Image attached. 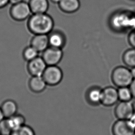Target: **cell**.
<instances>
[{"label":"cell","instance_id":"13","mask_svg":"<svg viewBox=\"0 0 135 135\" xmlns=\"http://www.w3.org/2000/svg\"><path fill=\"white\" fill-rule=\"evenodd\" d=\"M0 108L5 119L15 115L18 111L17 104L12 100H7L4 101Z\"/></svg>","mask_w":135,"mask_h":135},{"label":"cell","instance_id":"22","mask_svg":"<svg viewBox=\"0 0 135 135\" xmlns=\"http://www.w3.org/2000/svg\"><path fill=\"white\" fill-rule=\"evenodd\" d=\"M10 135H36L31 127L25 124L17 130L13 131Z\"/></svg>","mask_w":135,"mask_h":135},{"label":"cell","instance_id":"8","mask_svg":"<svg viewBox=\"0 0 135 135\" xmlns=\"http://www.w3.org/2000/svg\"><path fill=\"white\" fill-rule=\"evenodd\" d=\"M47 66L42 57L38 56L28 62V71L32 76H42Z\"/></svg>","mask_w":135,"mask_h":135},{"label":"cell","instance_id":"20","mask_svg":"<svg viewBox=\"0 0 135 135\" xmlns=\"http://www.w3.org/2000/svg\"><path fill=\"white\" fill-rule=\"evenodd\" d=\"M39 52L31 45L26 47L23 52V57L25 60L29 62L38 56Z\"/></svg>","mask_w":135,"mask_h":135},{"label":"cell","instance_id":"30","mask_svg":"<svg viewBox=\"0 0 135 135\" xmlns=\"http://www.w3.org/2000/svg\"><path fill=\"white\" fill-rule=\"evenodd\" d=\"M10 1L11 2H12L13 3L16 4L18 3H20L22 0H10Z\"/></svg>","mask_w":135,"mask_h":135},{"label":"cell","instance_id":"28","mask_svg":"<svg viewBox=\"0 0 135 135\" xmlns=\"http://www.w3.org/2000/svg\"><path fill=\"white\" fill-rule=\"evenodd\" d=\"M131 73L133 79H135V68H132V69L131 70Z\"/></svg>","mask_w":135,"mask_h":135},{"label":"cell","instance_id":"4","mask_svg":"<svg viewBox=\"0 0 135 135\" xmlns=\"http://www.w3.org/2000/svg\"><path fill=\"white\" fill-rule=\"evenodd\" d=\"M46 83L50 86H55L62 81L63 74L58 66H47L42 75Z\"/></svg>","mask_w":135,"mask_h":135},{"label":"cell","instance_id":"32","mask_svg":"<svg viewBox=\"0 0 135 135\" xmlns=\"http://www.w3.org/2000/svg\"><path fill=\"white\" fill-rule=\"evenodd\" d=\"M52 1H53V2H60L61 0H52Z\"/></svg>","mask_w":135,"mask_h":135},{"label":"cell","instance_id":"18","mask_svg":"<svg viewBox=\"0 0 135 135\" xmlns=\"http://www.w3.org/2000/svg\"><path fill=\"white\" fill-rule=\"evenodd\" d=\"M60 3L62 9L68 12H74L79 7V0H61Z\"/></svg>","mask_w":135,"mask_h":135},{"label":"cell","instance_id":"12","mask_svg":"<svg viewBox=\"0 0 135 135\" xmlns=\"http://www.w3.org/2000/svg\"><path fill=\"white\" fill-rule=\"evenodd\" d=\"M47 85V84L42 76H32L29 81L30 89L34 93L42 92Z\"/></svg>","mask_w":135,"mask_h":135},{"label":"cell","instance_id":"11","mask_svg":"<svg viewBox=\"0 0 135 135\" xmlns=\"http://www.w3.org/2000/svg\"><path fill=\"white\" fill-rule=\"evenodd\" d=\"M31 45L39 52H43L49 47L47 35H35L31 39Z\"/></svg>","mask_w":135,"mask_h":135},{"label":"cell","instance_id":"17","mask_svg":"<svg viewBox=\"0 0 135 135\" xmlns=\"http://www.w3.org/2000/svg\"><path fill=\"white\" fill-rule=\"evenodd\" d=\"M30 7L35 14L44 13L48 8V2L47 0H31Z\"/></svg>","mask_w":135,"mask_h":135},{"label":"cell","instance_id":"14","mask_svg":"<svg viewBox=\"0 0 135 135\" xmlns=\"http://www.w3.org/2000/svg\"><path fill=\"white\" fill-rule=\"evenodd\" d=\"M48 35L49 47L62 49L66 43L64 35L59 32L50 33Z\"/></svg>","mask_w":135,"mask_h":135},{"label":"cell","instance_id":"19","mask_svg":"<svg viewBox=\"0 0 135 135\" xmlns=\"http://www.w3.org/2000/svg\"><path fill=\"white\" fill-rule=\"evenodd\" d=\"M123 60L124 64L129 68H135V49L127 50L123 56Z\"/></svg>","mask_w":135,"mask_h":135},{"label":"cell","instance_id":"15","mask_svg":"<svg viewBox=\"0 0 135 135\" xmlns=\"http://www.w3.org/2000/svg\"><path fill=\"white\" fill-rule=\"evenodd\" d=\"M102 95V90L98 87H94L88 91L87 98L90 103L97 105L101 103Z\"/></svg>","mask_w":135,"mask_h":135},{"label":"cell","instance_id":"16","mask_svg":"<svg viewBox=\"0 0 135 135\" xmlns=\"http://www.w3.org/2000/svg\"><path fill=\"white\" fill-rule=\"evenodd\" d=\"M8 124L12 131L17 130L25 124L26 119L23 115L17 114L7 119Z\"/></svg>","mask_w":135,"mask_h":135},{"label":"cell","instance_id":"7","mask_svg":"<svg viewBox=\"0 0 135 135\" xmlns=\"http://www.w3.org/2000/svg\"><path fill=\"white\" fill-rule=\"evenodd\" d=\"M113 135H134L135 130L129 120L118 119L112 127Z\"/></svg>","mask_w":135,"mask_h":135},{"label":"cell","instance_id":"9","mask_svg":"<svg viewBox=\"0 0 135 135\" xmlns=\"http://www.w3.org/2000/svg\"><path fill=\"white\" fill-rule=\"evenodd\" d=\"M119 100L118 90L113 87H107L102 90L101 103L107 107L115 105Z\"/></svg>","mask_w":135,"mask_h":135},{"label":"cell","instance_id":"3","mask_svg":"<svg viewBox=\"0 0 135 135\" xmlns=\"http://www.w3.org/2000/svg\"><path fill=\"white\" fill-rule=\"evenodd\" d=\"M111 24L112 27L117 31L133 29L134 15L127 13H118L112 17Z\"/></svg>","mask_w":135,"mask_h":135},{"label":"cell","instance_id":"5","mask_svg":"<svg viewBox=\"0 0 135 135\" xmlns=\"http://www.w3.org/2000/svg\"><path fill=\"white\" fill-rule=\"evenodd\" d=\"M62 49L49 47L42 53V57L47 66H56L62 60Z\"/></svg>","mask_w":135,"mask_h":135},{"label":"cell","instance_id":"2","mask_svg":"<svg viewBox=\"0 0 135 135\" xmlns=\"http://www.w3.org/2000/svg\"><path fill=\"white\" fill-rule=\"evenodd\" d=\"M111 78L114 84L119 88L129 87L133 80L131 70L123 66L115 68L112 72Z\"/></svg>","mask_w":135,"mask_h":135},{"label":"cell","instance_id":"21","mask_svg":"<svg viewBox=\"0 0 135 135\" xmlns=\"http://www.w3.org/2000/svg\"><path fill=\"white\" fill-rule=\"evenodd\" d=\"M119 100L122 102H129L133 98L132 92L129 87L119 88L118 90Z\"/></svg>","mask_w":135,"mask_h":135},{"label":"cell","instance_id":"6","mask_svg":"<svg viewBox=\"0 0 135 135\" xmlns=\"http://www.w3.org/2000/svg\"><path fill=\"white\" fill-rule=\"evenodd\" d=\"M135 112L133 104L131 101H120L116 107L114 113L118 119L129 120Z\"/></svg>","mask_w":135,"mask_h":135},{"label":"cell","instance_id":"31","mask_svg":"<svg viewBox=\"0 0 135 135\" xmlns=\"http://www.w3.org/2000/svg\"><path fill=\"white\" fill-rule=\"evenodd\" d=\"M133 29H135V15H134V26Z\"/></svg>","mask_w":135,"mask_h":135},{"label":"cell","instance_id":"29","mask_svg":"<svg viewBox=\"0 0 135 135\" xmlns=\"http://www.w3.org/2000/svg\"><path fill=\"white\" fill-rule=\"evenodd\" d=\"M4 119H5V118L4 117V115L3 114L2 112V110H1V108H0V122L2 121Z\"/></svg>","mask_w":135,"mask_h":135},{"label":"cell","instance_id":"26","mask_svg":"<svg viewBox=\"0 0 135 135\" xmlns=\"http://www.w3.org/2000/svg\"><path fill=\"white\" fill-rule=\"evenodd\" d=\"M129 120L130 121L131 124H132L133 127L134 128V129L135 130V112L133 115L131 117V118L129 119Z\"/></svg>","mask_w":135,"mask_h":135},{"label":"cell","instance_id":"23","mask_svg":"<svg viewBox=\"0 0 135 135\" xmlns=\"http://www.w3.org/2000/svg\"><path fill=\"white\" fill-rule=\"evenodd\" d=\"M12 132L7 119L5 118L0 122V135H10Z\"/></svg>","mask_w":135,"mask_h":135},{"label":"cell","instance_id":"33","mask_svg":"<svg viewBox=\"0 0 135 135\" xmlns=\"http://www.w3.org/2000/svg\"><path fill=\"white\" fill-rule=\"evenodd\" d=\"M134 135H135V134H134Z\"/></svg>","mask_w":135,"mask_h":135},{"label":"cell","instance_id":"24","mask_svg":"<svg viewBox=\"0 0 135 135\" xmlns=\"http://www.w3.org/2000/svg\"><path fill=\"white\" fill-rule=\"evenodd\" d=\"M128 42L132 47L135 49V29H133L128 36Z\"/></svg>","mask_w":135,"mask_h":135},{"label":"cell","instance_id":"27","mask_svg":"<svg viewBox=\"0 0 135 135\" xmlns=\"http://www.w3.org/2000/svg\"><path fill=\"white\" fill-rule=\"evenodd\" d=\"M10 0H0V7L5 5Z\"/></svg>","mask_w":135,"mask_h":135},{"label":"cell","instance_id":"1","mask_svg":"<svg viewBox=\"0 0 135 135\" xmlns=\"http://www.w3.org/2000/svg\"><path fill=\"white\" fill-rule=\"evenodd\" d=\"M54 26L52 19L44 13L35 14L28 23L30 31L34 35H49Z\"/></svg>","mask_w":135,"mask_h":135},{"label":"cell","instance_id":"25","mask_svg":"<svg viewBox=\"0 0 135 135\" xmlns=\"http://www.w3.org/2000/svg\"><path fill=\"white\" fill-rule=\"evenodd\" d=\"M129 88L132 92L133 98L135 99V79H133L131 84L129 86Z\"/></svg>","mask_w":135,"mask_h":135},{"label":"cell","instance_id":"10","mask_svg":"<svg viewBox=\"0 0 135 135\" xmlns=\"http://www.w3.org/2000/svg\"><path fill=\"white\" fill-rule=\"evenodd\" d=\"M15 5L12 10L13 17L19 20L27 18L31 13L30 6L24 2H20Z\"/></svg>","mask_w":135,"mask_h":135}]
</instances>
